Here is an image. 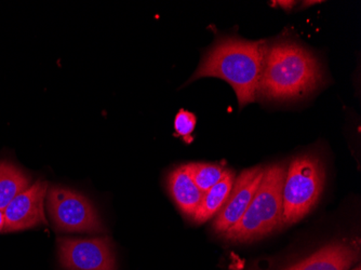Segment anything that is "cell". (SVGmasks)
I'll list each match as a JSON object with an SVG mask.
<instances>
[{"label": "cell", "mask_w": 361, "mask_h": 270, "mask_svg": "<svg viewBox=\"0 0 361 270\" xmlns=\"http://www.w3.org/2000/svg\"><path fill=\"white\" fill-rule=\"evenodd\" d=\"M269 46L264 40L219 38L204 54L190 82L204 77H216L229 83L236 93L240 109L257 97Z\"/></svg>", "instance_id": "1"}, {"label": "cell", "mask_w": 361, "mask_h": 270, "mask_svg": "<svg viewBox=\"0 0 361 270\" xmlns=\"http://www.w3.org/2000/svg\"><path fill=\"white\" fill-rule=\"evenodd\" d=\"M322 81L317 59L295 42H276L267 48L257 97L289 101L313 92Z\"/></svg>", "instance_id": "2"}, {"label": "cell", "mask_w": 361, "mask_h": 270, "mask_svg": "<svg viewBox=\"0 0 361 270\" xmlns=\"http://www.w3.org/2000/svg\"><path fill=\"white\" fill-rule=\"evenodd\" d=\"M287 166L276 164L264 168L259 188L250 206L238 222L224 233L232 243L259 240L283 226V190Z\"/></svg>", "instance_id": "3"}, {"label": "cell", "mask_w": 361, "mask_h": 270, "mask_svg": "<svg viewBox=\"0 0 361 270\" xmlns=\"http://www.w3.org/2000/svg\"><path fill=\"white\" fill-rule=\"evenodd\" d=\"M326 180V170L317 156L302 155L287 166L283 190V225H293L317 204Z\"/></svg>", "instance_id": "4"}, {"label": "cell", "mask_w": 361, "mask_h": 270, "mask_svg": "<svg viewBox=\"0 0 361 270\" xmlns=\"http://www.w3.org/2000/svg\"><path fill=\"white\" fill-rule=\"evenodd\" d=\"M47 209L56 231L66 233H103L97 209L80 192L52 186L47 192Z\"/></svg>", "instance_id": "5"}, {"label": "cell", "mask_w": 361, "mask_h": 270, "mask_svg": "<svg viewBox=\"0 0 361 270\" xmlns=\"http://www.w3.org/2000/svg\"><path fill=\"white\" fill-rule=\"evenodd\" d=\"M59 259L68 270H117L113 243L109 237L59 238Z\"/></svg>", "instance_id": "6"}, {"label": "cell", "mask_w": 361, "mask_h": 270, "mask_svg": "<svg viewBox=\"0 0 361 270\" xmlns=\"http://www.w3.org/2000/svg\"><path fill=\"white\" fill-rule=\"evenodd\" d=\"M48 183L36 180L30 188L18 195L6 207L4 233L26 231L47 224L44 199L48 192Z\"/></svg>", "instance_id": "7"}, {"label": "cell", "mask_w": 361, "mask_h": 270, "mask_svg": "<svg viewBox=\"0 0 361 270\" xmlns=\"http://www.w3.org/2000/svg\"><path fill=\"white\" fill-rule=\"evenodd\" d=\"M263 173L264 168L255 166L247 168L235 178L232 192L226 204L213 221L212 228L214 233L220 235H224L243 216L259 188Z\"/></svg>", "instance_id": "8"}, {"label": "cell", "mask_w": 361, "mask_h": 270, "mask_svg": "<svg viewBox=\"0 0 361 270\" xmlns=\"http://www.w3.org/2000/svg\"><path fill=\"white\" fill-rule=\"evenodd\" d=\"M357 259L356 247L348 243H334L283 270H348Z\"/></svg>", "instance_id": "9"}, {"label": "cell", "mask_w": 361, "mask_h": 270, "mask_svg": "<svg viewBox=\"0 0 361 270\" xmlns=\"http://www.w3.org/2000/svg\"><path fill=\"white\" fill-rule=\"evenodd\" d=\"M168 190L178 210L185 216L192 217L200 206L204 192L197 188L185 164L178 166L168 176Z\"/></svg>", "instance_id": "10"}, {"label": "cell", "mask_w": 361, "mask_h": 270, "mask_svg": "<svg viewBox=\"0 0 361 270\" xmlns=\"http://www.w3.org/2000/svg\"><path fill=\"white\" fill-rule=\"evenodd\" d=\"M235 178L236 176H235L234 171L231 168H226L222 180L212 186L208 192H204L200 206L192 216V221L196 224L206 223L209 219L216 216L218 213L222 210L231 192H232Z\"/></svg>", "instance_id": "11"}, {"label": "cell", "mask_w": 361, "mask_h": 270, "mask_svg": "<svg viewBox=\"0 0 361 270\" xmlns=\"http://www.w3.org/2000/svg\"><path fill=\"white\" fill-rule=\"evenodd\" d=\"M30 178L19 166L8 161H0V209L6 207L18 195L30 186Z\"/></svg>", "instance_id": "12"}, {"label": "cell", "mask_w": 361, "mask_h": 270, "mask_svg": "<svg viewBox=\"0 0 361 270\" xmlns=\"http://www.w3.org/2000/svg\"><path fill=\"white\" fill-rule=\"evenodd\" d=\"M185 168L197 188L202 192H208L216 183L220 182L226 171V168L218 164L200 162L185 164Z\"/></svg>", "instance_id": "13"}, {"label": "cell", "mask_w": 361, "mask_h": 270, "mask_svg": "<svg viewBox=\"0 0 361 270\" xmlns=\"http://www.w3.org/2000/svg\"><path fill=\"white\" fill-rule=\"evenodd\" d=\"M197 118L194 113L185 109H180L174 118V130L176 135L183 137L186 142H190V135L196 128Z\"/></svg>", "instance_id": "14"}, {"label": "cell", "mask_w": 361, "mask_h": 270, "mask_svg": "<svg viewBox=\"0 0 361 270\" xmlns=\"http://www.w3.org/2000/svg\"><path fill=\"white\" fill-rule=\"evenodd\" d=\"M271 4H276V6L277 7L283 8V10H287V11H290V10L292 9V8L295 6V1H276V3H271Z\"/></svg>", "instance_id": "15"}, {"label": "cell", "mask_w": 361, "mask_h": 270, "mask_svg": "<svg viewBox=\"0 0 361 270\" xmlns=\"http://www.w3.org/2000/svg\"><path fill=\"white\" fill-rule=\"evenodd\" d=\"M5 211L0 209V233H4V229H5Z\"/></svg>", "instance_id": "16"}, {"label": "cell", "mask_w": 361, "mask_h": 270, "mask_svg": "<svg viewBox=\"0 0 361 270\" xmlns=\"http://www.w3.org/2000/svg\"><path fill=\"white\" fill-rule=\"evenodd\" d=\"M315 4H322V1H304L303 6L307 7V6L315 5Z\"/></svg>", "instance_id": "17"}, {"label": "cell", "mask_w": 361, "mask_h": 270, "mask_svg": "<svg viewBox=\"0 0 361 270\" xmlns=\"http://www.w3.org/2000/svg\"><path fill=\"white\" fill-rule=\"evenodd\" d=\"M353 270H360V266H358V267L355 268V269H353Z\"/></svg>", "instance_id": "18"}]
</instances>
